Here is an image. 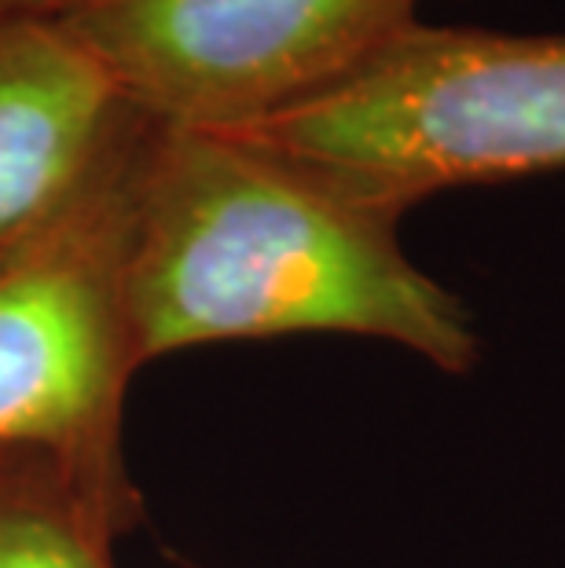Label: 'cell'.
Instances as JSON below:
<instances>
[{"instance_id": "1", "label": "cell", "mask_w": 565, "mask_h": 568, "mask_svg": "<svg viewBox=\"0 0 565 568\" xmlns=\"http://www.w3.org/2000/svg\"><path fill=\"white\" fill-rule=\"evenodd\" d=\"M143 367L191 345L353 334L444 374L481 359L474 312L401 246V216L210 129L151 122L125 264Z\"/></svg>"}, {"instance_id": "2", "label": "cell", "mask_w": 565, "mask_h": 568, "mask_svg": "<svg viewBox=\"0 0 565 568\" xmlns=\"http://www.w3.org/2000/svg\"><path fill=\"white\" fill-rule=\"evenodd\" d=\"M228 136L404 221L441 191L565 169V33L415 19L331 89Z\"/></svg>"}, {"instance_id": "5", "label": "cell", "mask_w": 565, "mask_h": 568, "mask_svg": "<svg viewBox=\"0 0 565 568\" xmlns=\"http://www.w3.org/2000/svg\"><path fill=\"white\" fill-rule=\"evenodd\" d=\"M148 125L59 16H0V268L52 232Z\"/></svg>"}, {"instance_id": "6", "label": "cell", "mask_w": 565, "mask_h": 568, "mask_svg": "<svg viewBox=\"0 0 565 568\" xmlns=\"http://www.w3.org/2000/svg\"><path fill=\"white\" fill-rule=\"evenodd\" d=\"M140 521L132 480H107L27 444H0V568H118Z\"/></svg>"}, {"instance_id": "7", "label": "cell", "mask_w": 565, "mask_h": 568, "mask_svg": "<svg viewBox=\"0 0 565 568\" xmlns=\"http://www.w3.org/2000/svg\"><path fill=\"white\" fill-rule=\"evenodd\" d=\"M74 0H0V16H63Z\"/></svg>"}, {"instance_id": "4", "label": "cell", "mask_w": 565, "mask_h": 568, "mask_svg": "<svg viewBox=\"0 0 565 568\" xmlns=\"http://www.w3.org/2000/svg\"><path fill=\"white\" fill-rule=\"evenodd\" d=\"M148 132L52 232L0 268V444L44 447L107 480H129L122 410L143 367L125 264L132 173Z\"/></svg>"}, {"instance_id": "3", "label": "cell", "mask_w": 565, "mask_h": 568, "mask_svg": "<svg viewBox=\"0 0 565 568\" xmlns=\"http://www.w3.org/2000/svg\"><path fill=\"white\" fill-rule=\"evenodd\" d=\"M423 0H74L63 16L159 125H254L353 74Z\"/></svg>"}]
</instances>
